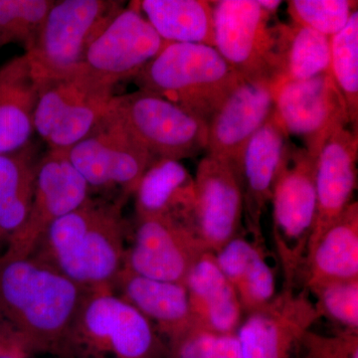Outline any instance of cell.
<instances>
[{"label": "cell", "mask_w": 358, "mask_h": 358, "mask_svg": "<svg viewBox=\"0 0 358 358\" xmlns=\"http://www.w3.org/2000/svg\"><path fill=\"white\" fill-rule=\"evenodd\" d=\"M87 291L34 257H0V317L32 355L64 357Z\"/></svg>", "instance_id": "obj_1"}, {"label": "cell", "mask_w": 358, "mask_h": 358, "mask_svg": "<svg viewBox=\"0 0 358 358\" xmlns=\"http://www.w3.org/2000/svg\"><path fill=\"white\" fill-rule=\"evenodd\" d=\"M124 202L89 197L52 224L31 256L85 291L113 289L126 255Z\"/></svg>", "instance_id": "obj_2"}, {"label": "cell", "mask_w": 358, "mask_h": 358, "mask_svg": "<svg viewBox=\"0 0 358 358\" xmlns=\"http://www.w3.org/2000/svg\"><path fill=\"white\" fill-rule=\"evenodd\" d=\"M243 79L215 47L169 43L134 81L208 122Z\"/></svg>", "instance_id": "obj_3"}, {"label": "cell", "mask_w": 358, "mask_h": 358, "mask_svg": "<svg viewBox=\"0 0 358 358\" xmlns=\"http://www.w3.org/2000/svg\"><path fill=\"white\" fill-rule=\"evenodd\" d=\"M164 346L154 324L113 292H87L73 320L65 358H159Z\"/></svg>", "instance_id": "obj_4"}, {"label": "cell", "mask_w": 358, "mask_h": 358, "mask_svg": "<svg viewBox=\"0 0 358 358\" xmlns=\"http://www.w3.org/2000/svg\"><path fill=\"white\" fill-rule=\"evenodd\" d=\"M114 88L80 66L65 74L37 80L35 133L49 150L66 152L105 117Z\"/></svg>", "instance_id": "obj_5"}, {"label": "cell", "mask_w": 358, "mask_h": 358, "mask_svg": "<svg viewBox=\"0 0 358 358\" xmlns=\"http://www.w3.org/2000/svg\"><path fill=\"white\" fill-rule=\"evenodd\" d=\"M124 7L114 0L54 1L24 56L35 79L76 69L90 44Z\"/></svg>", "instance_id": "obj_6"}, {"label": "cell", "mask_w": 358, "mask_h": 358, "mask_svg": "<svg viewBox=\"0 0 358 358\" xmlns=\"http://www.w3.org/2000/svg\"><path fill=\"white\" fill-rule=\"evenodd\" d=\"M315 162L305 148H292L275 182L272 204L273 238L284 287L296 289L317 219Z\"/></svg>", "instance_id": "obj_7"}, {"label": "cell", "mask_w": 358, "mask_h": 358, "mask_svg": "<svg viewBox=\"0 0 358 358\" xmlns=\"http://www.w3.org/2000/svg\"><path fill=\"white\" fill-rule=\"evenodd\" d=\"M110 110L157 159H189L206 150L208 122L147 91L115 95Z\"/></svg>", "instance_id": "obj_8"}, {"label": "cell", "mask_w": 358, "mask_h": 358, "mask_svg": "<svg viewBox=\"0 0 358 358\" xmlns=\"http://www.w3.org/2000/svg\"><path fill=\"white\" fill-rule=\"evenodd\" d=\"M64 152L91 192H117L124 200L155 159L110 108L91 133Z\"/></svg>", "instance_id": "obj_9"}, {"label": "cell", "mask_w": 358, "mask_h": 358, "mask_svg": "<svg viewBox=\"0 0 358 358\" xmlns=\"http://www.w3.org/2000/svg\"><path fill=\"white\" fill-rule=\"evenodd\" d=\"M213 3L215 49L245 79H270L278 73V24L258 0ZM277 86V85H275Z\"/></svg>", "instance_id": "obj_10"}, {"label": "cell", "mask_w": 358, "mask_h": 358, "mask_svg": "<svg viewBox=\"0 0 358 358\" xmlns=\"http://www.w3.org/2000/svg\"><path fill=\"white\" fill-rule=\"evenodd\" d=\"M167 44L141 13L140 2L133 1L90 44L80 67L115 87L138 76Z\"/></svg>", "instance_id": "obj_11"}, {"label": "cell", "mask_w": 358, "mask_h": 358, "mask_svg": "<svg viewBox=\"0 0 358 358\" xmlns=\"http://www.w3.org/2000/svg\"><path fill=\"white\" fill-rule=\"evenodd\" d=\"M90 192L86 180L71 164L65 152L49 150L37 164L27 218L1 256H31L52 224L81 206L91 197Z\"/></svg>", "instance_id": "obj_12"}, {"label": "cell", "mask_w": 358, "mask_h": 358, "mask_svg": "<svg viewBox=\"0 0 358 358\" xmlns=\"http://www.w3.org/2000/svg\"><path fill=\"white\" fill-rule=\"evenodd\" d=\"M275 113L289 136L300 138L315 159L327 138L350 124L345 99L331 72L281 85Z\"/></svg>", "instance_id": "obj_13"}, {"label": "cell", "mask_w": 358, "mask_h": 358, "mask_svg": "<svg viewBox=\"0 0 358 358\" xmlns=\"http://www.w3.org/2000/svg\"><path fill=\"white\" fill-rule=\"evenodd\" d=\"M320 319L306 289H282L267 305L244 315L236 331L242 358H291Z\"/></svg>", "instance_id": "obj_14"}, {"label": "cell", "mask_w": 358, "mask_h": 358, "mask_svg": "<svg viewBox=\"0 0 358 358\" xmlns=\"http://www.w3.org/2000/svg\"><path fill=\"white\" fill-rule=\"evenodd\" d=\"M124 267L160 281L185 282L193 264L207 252L187 224L166 217H136ZM209 252V251H208Z\"/></svg>", "instance_id": "obj_15"}, {"label": "cell", "mask_w": 358, "mask_h": 358, "mask_svg": "<svg viewBox=\"0 0 358 358\" xmlns=\"http://www.w3.org/2000/svg\"><path fill=\"white\" fill-rule=\"evenodd\" d=\"M194 182L192 228L206 251L215 253L241 230V185L234 167L210 155L200 160Z\"/></svg>", "instance_id": "obj_16"}, {"label": "cell", "mask_w": 358, "mask_h": 358, "mask_svg": "<svg viewBox=\"0 0 358 358\" xmlns=\"http://www.w3.org/2000/svg\"><path fill=\"white\" fill-rule=\"evenodd\" d=\"M292 148L274 109L247 143L235 167L243 194L244 221L257 243H263V215Z\"/></svg>", "instance_id": "obj_17"}, {"label": "cell", "mask_w": 358, "mask_h": 358, "mask_svg": "<svg viewBox=\"0 0 358 358\" xmlns=\"http://www.w3.org/2000/svg\"><path fill=\"white\" fill-rule=\"evenodd\" d=\"M277 86L270 79H244L208 122L207 155L236 167L245 147L275 109Z\"/></svg>", "instance_id": "obj_18"}, {"label": "cell", "mask_w": 358, "mask_h": 358, "mask_svg": "<svg viewBox=\"0 0 358 358\" xmlns=\"http://www.w3.org/2000/svg\"><path fill=\"white\" fill-rule=\"evenodd\" d=\"M357 159L358 134L348 128L338 129L322 145L315 162L317 219L308 248L352 203Z\"/></svg>", "instance_id": "obj_19"}, {"label": "cell", "mask_w": 358, "mask_h": 358, "mask_svg": "<svg viewBox=\"0 0 358 358\" xmlns=\"http://www.w3.org/2000/svg\"><path fill=\"white\" fill-rule=\"evenodd\" d=\"M183 284L197 326L215 334L236 333L244 317L243 308L213 253L204 252L197 259Z\"/></svg>", "instance_id": "obj_20"}, {"label": "cell", "mask_w": 358, "mask_h": 358, "mask_svg": "<svg viewBox=\"0 0 358 358\" xmlns=\"http://www.w3.org/2000/svg\"><path fill=\"white\" fill-rule=\"evenodd\" d=\"M113 292L143 313L166 339L195 324L182 282L150 279L124 267Z\"/></svg>", "instance_id": "obj_21"}, {"label": "cell", "mask_w": 358, "mask_h": 358, "mask_svg": "<svg viewBox=\"0 0 358 358\" xmlns=\"http://www.w3.org/2000/svg\"><path fill=\"white\" fill-rule=\"evenodd\" d=\"M134 195L136 217L171 218L192 228L194 178L180 162L155 159Z\"/></svg>", "instance_id": "obj_22"}, {"label": "cell", "mask_w": 358, "mask_h": 358, "mask_svg": "<svg viewBox=\"0 0 358 358\" xmlns=\"http://www.w3.org/2000/svg\"><path fill=\"white\" fill-rule=\"evenodd\" d=\"M37 99V80L24 54L0 67V155L31 143Z\"/></svg>", "instance_id": "obj_23"}, {"label": "cell", "mask_w": 358, "mask_h": 358, "mask_svg": "<svg viewBox=\"0 0 358 358\" xmlns=\"http://www.w3.org/2000/svg\"><path fill=\"white\" fill-rule=\"evenodd\" d=\"M301 278L306 289L320 282L358 279L357 201L308 248Z\"/></svg>", "instance_id": "obj_24"}, {"label": "cell", "mask_w": 358, "mask_h": 358, "mask_svg": "<svg viewBox=\"0 0 358 358\" xmlns=\"http://www.w3.org/2000/svg\"><path fill=\"white\" fill-rule=\"evenodd\" d=\"M213 254L236 291L244 315L264 307L277 296V275L262 244L239 234Z\"/></svg>", "instance_id": "obj_25"}, {"label": "cell", "mask_w": 358, "mask_h": 358, "mask_svg": "<svg viewBox=\"0 0 358 358\" xmlns=\"http://www.w3.org/2000/svg\"><path fill=\"white\" fill-rule=\"evenodd\" d=\"M38 162L32 143L0 155V256L29 213Z\"/></svg>", "instance_id": "obj_26"}, {"label": "cell", "mask_w": 358, "mask_h": 358, "mask_svg": "<svg viewBox=\"0 0 358 358\" xmlns=\"http://www.w3.org/2000/svg\"><path fill=\"white\" fill-rule=\"evenodd\" d=\"M141 13L169 43L215 47L213 3L206 0H143Z\"/></svg>", "instance_id": "obj_27"}, {"label": "cell", "mask_w": 358, "mask_h": 358, "mask_svg": "<svg viewBox=\"0 0 358 358\" xmlns=\"http://www.w3.org/2000/svg\"><path fill=\"white\" fill-rule=\"evenodd\" d=\"M277 89L329 72L331 38L293 22L278 24Z\"/></svg>", "instance_id": "obj_28"}, {"label": "cell", "mask_w": 358, "mask_h": 358, "mask_svg": "<svg viewBox=\"0 0 358 358\" xmlns=\"http://www.w3.org/2000/svg\"><path fill=\"white\" fill-rule=\"evenodd\" d=\"M329 72L345 99L350 124L358 128V13H353L348 24L331 38Z\"/></svg>", "instance_id": "obj_29"}, {"label": "cell", "mask_w": 358, "mask_h": 358, "mask_svg": "<svg viewBox=\"0 0 358 358\" xmlns=\"http://www.w3.org/2000/svg\"><path fill=\"white\" fill-rule=\"evenodd\" d=\"M306 291L313 294L320 317L341 331L358 333V279L320 282Z\"/></svg>", "instance_id": "obj_30"}, {"label": "cell", "mask_w": 358, "mask_h": 358, "mask_svg": "<svg viewBox=\"0 0 358 358\" xmlns=\"http://www.w3.org/2000/svg\"><path fill=\"white\" fill-rule=\"evenodd\" d=\"M53 3V0H0V47L20 44L25 50Z\"/></svg>", "instance_id": "obj_31"}, {"label": "cell", "mask_w": 358, "mask_h": 358, "mask_svg": "<svg viewBox=\"0 0 358 358\" xmlns=\"http://www.w3.org/2000/svg\"><path fill=\"white\" fill-rule=\"evenodd\" d=\"M357 1L350 0H292L288 13L296 24L331 37L341 31L355 11Z\"/></svg>", "instance_id": "obj_32"}, {"label": "cell", "mask_w": 358, "mask_h": 358, "mask_svg": "<svg viewBox=\"0 0 358 358\" xmlns=\"http://www.w3.org/2000/svg\"><path fill=\"white\" fill-rule=\"evenodd\" d=\"M301 345L310 358H358V333L339 331L327 336L312 329Z\"/></svg>", "instance_id": "obj_33"}, {"label": "cell", "mask_w": 358, "mask_h": 358, "mask_svg": "<svg viewBox=\"0 0 358 358\" xmlns=\"http://www.w3.org/2000/svg\"><path fill=\"white\" fill-rule=\"evenodd\" d=\"M214 336L196 324L167 339L169 358H210Z\"/></svg>", "instance_id": "obj_34"}, {"label": "cell", "mask_w": 358, "mask_h": 358, "mask_svg": "<svg viewBox=\"0 0 358 358\" xmlns=\"http://www.w3.org/2000/svg\"><path fill=\"white\" fill-rule=\"evenodd\" d=\"M32 353L15 331L0 317V358H31Z\"/></svg>", "instance_id": "obj_35"}, {"label": "cell", "mask_w": 358, "mask_h": 358, "mask_svg": "<svg viewBox=\"0 0 358 358\" xmlns=\"http://www.w3.org/2000/svg\"><path fill=\"white\" fill-rule=\"evenodd\" d=\"M210 358H242L236 333L215 334L212 343Z\"/></svg>", "instance_id": "obj_36"}, {"label": "cell", "mask_w": 358, "mask_h": 358, "mask_svg": "<svg viewBox=\"0 0 358 358\" xmlns=\"http://www.w3.org/2000/svg\"><path fill=\"white\" fill-rule=\"evenodd\" d=\"M258 2L264 10L274 16L282 4L281 0H258Z\"/></svg>", "instance_id": "obj_37"}, {"label": "cell", "mask_w": 358, "mask_h": 358, "mask_svg": "<svg viewBox=\"0 0 358 358\" xmlns=\"http://www.w3.org/2000/svg\"><path fill=\"white\" fill-rule=\"evenodd\" d=\"M303 358H310V357H308V355H306L305 357H303Z\"/></svg>", "instance_id": "obj_38"}]
</instances>
